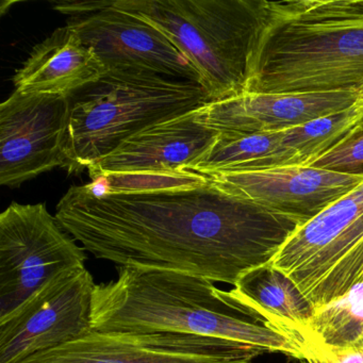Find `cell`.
I'll use <instances>...</instances> for the list:
<instances>
[{
  "label": "cell",
  "instance_id": "obj_1",
  "mask_svg": "<svg viewBox=\"0 0 363 363\" xmlns=\"http://www.w3.org/2000/svg\"><path fill=\"white\" fill-rule=\"evenodd\" d=\"M59 224L86 252L121 267L167 271L235 286L273 260L306 223L201 184L127 194L74 186Z\"/></svg>",
  "mask_w": 363,
  "mask_h": 363
},
{
  "label": "cell",
  "instance_id": "obj_2",
  "mask_svg": "<svg viewBox=\"0 0 363 363\" xmlns=\"http://www.w3.org/2000/svg\"><path fill=\"white\" fill-rule=\"evenodd\" d=\"M91 328L218 337L301 362L310 354L292 335L250 318L213 282L175 272L121 267L116 279L95 284Z\"/></svg>",
  "mask_w": 363,
  "mask_h": 363
},
{
  "label": "cell",
  "instance_id": "obj_3",
  "mask_svg": "<svg viewBox=\"0 0 363 363\" xmlns=\"http://www.w3.org/2000/svg\"><path fill=\"white\" fill-rule=\"evenodd\" d=\"M362 86L363 0L269 1L246 92H358Z\"/></svg>",
  "mask_w": 363,
  "mask_h": 363
},
{
  "label": "cell",
  "instance_id": "obj_4",
  "mask_svg": "<svg viewBox=\"0 0 363 363\" xmlns=\"http://www.w3.org/2000/svg\"><path fill=\"white\" fill-rule=\"evenodd\" d=\"M63 169L80 173L135 133L208 103L203 86L142 69H110L69 95Z\"/></svg>",
  "mask_w": 363,
  "mask_h": 363
},
{
  "label": "cell",
  "instance_id": "obj_5",
  "mask_svg": "<svg viewBox=\"0 0 363 363\" xmlns=\"http://www.w3.org/2000/svg\"><path fill=\"white\" fill-rule=\"evenodd\" d=\"M162 33L190 61L210 101L247 91L267 0H114Z\"/></svg>",
  "mask_w": 363,
  "mask_h": 363
},
{
  "label": "cell",
  "instance_id": "obj_6",
  "mask_svg": "<svg viewBox=\"0 0 363 363\" xmlns=\"http://www.w3.org/2000/svg\"><path fill=\"white\" fill-rule=\"evenodd\" d=\"M320 309L363 278V182L303 223L271 261Z\"/></svg>",
  "mask_w": 363,
  "mask_h": 363
},
{
  "label": "cell",
  "instance_id": "obj_7",
  "mask_svg": "<svg viewBox=\"0 0 363 363\" xmlns=\"http://www.w3.org/2000/svg\"><path fill=\"white\" fill-rule=\"evenodd\" d=\"M86 258L44 203H12L0 214V322L55 278L86 267Z\"/></svg>",
  "mask_w": 363,
  "mask_h": 363
},
{
  "label": "cell",
  "instance_id": "obj_8",
  "mask_svg": "<svg viewBox=\"0 0 363 363\" xmlns=\"http://www.w3.org/2000/svg\"><path fill=\"white\" fill-rule=\"evenodd\" d=\"M67 25L110 69H142L199 84L190 61L162 33L114 1L58 3Z\"/></svg>",
  "mask_w": 363,
  "mask_h": 363
},
{
  "label": "cell",
  "instance_id": "obj_9",
  "mask_svg": "<svg viewBox=\"0 0 363 363\" xmlns=\"http://www.w3.org/2000/svg\"><path fill=\"white\" fill-rule=\"evenodd\" d=\"M264 352L203 335L90 330L18 363H254Z\"/></svg>",
  "mask_w": 363,
  "mask_h": 363
},
{
  "label": "cell",
  "instance_id": "obj_10",
  "mask_svg": "<svg viewBox=\"0 0 363 363\" xmlns=\"http://www.w3.org/2000/svg\"><path fill=\"white\" fill-rule=\"evenodd\" d=\"M95 284L84 267L58 276L38 291L0 322V363L20 362L92 330Z\"/></svg>",
  "mask_w": 363,
  "mask_h": 363
},
{
  "label": "cell",
  "instance_id": "obj_11",
  "mask_svg": "<svg viewBox=\"0 0 363 363\" xmlns=\"http://www.w3.org/2000/svg\"><path fill=\"white\" fill-rule=\"evenodd\" d=\"M69 97L14 91L0 106V184L16 188L65 167Z\"/></svg>",
  "mask_w": 363,
  "mask_h": 363
},
{
  "label": "cell",
  "instance_id": "obj_12",
  "mask_svg": "<svg viewBox=\"0 0 363 363\" xmlns=\"http://www.w3.org/2000/svg\"><path fill=\"white\" fill-rule=\"evenodd\" d=\"M205 176L230 196L306 222L363 182V173H339L306 165L218 172Z\"/></svg>",
  "mask_w": 363,
  "mask_h": 363
},
{
  "label": "cell",
  "instance_id": "obj_13",
  "mask_svg": "<svg viewBox=\"0 0 363 363\" xmlns=\"http://www.w3.org/2000/svg\"><path fill=\"white\" fill-rule=\"evenodd\" d=\"M359 93L262 94L245 92L220 101H208L195 111L201 126L218 135H245L279 133L329 114L350 109Z\"/></svg>",
  "mask_w": 363,
  "mask_h": 363
},
{
  "label": "cell",
  "instance_id": "obj_14",
  "mask_svg": "<svg viewBox=\"0 0 363 363\" xmlns=\"http://www.w3.org/2000/svg\"><path fill=\"white\" fill-rule=\"evenodd\" d=\"M195 111L157 123L123 142L88 167L92 180L101 176H176L186 172L211 145L218 133L201 126Z\"/></svg>",
  "mask_w": 363,
  "mask_h": 363
},
{
  "label": "cell",
  "instance_id": "obj_15",
  "mask_svg": "<svg viewBox=\"0 0 363 363\" xmlns=\"http://www.w3.org/2000/svg\"><path fill=\"white\" fill-rule=\"evenodd\" d=\"M107 72L106 65L79 35L65 26L33 48L12 82L16 91L26 94L69 96L74 91L97 82Z\"/></svg>",
  "mask_w": 363,
  "mask_h": 363
},
{
  "label": "cell",
  "instance_id": "obj_16",
  "mask_svg": "<svg viewBox=\"0 0 363 363\" xmlns=\"http://www.w3.org/2000/svg\"><path fill=\"white\" fill-rule=\"evenodd\" d=\"M227 293L250 318L292 335L310 348L308 330L315 308L271 262L244 274Z\"/></svg>",
  "mask_w": 363,
  "mask_h": 363
},
{
  "label": "cell",
  "instance_id": "obj_17",
  "mask_svg": "<svg viewBox=\"0 0 363 363\" xmlns=\"http://www.w3.org/2000/svg\"><path fill=\"white\" fill-rule=\"evenodd\" d=\"M299 165L284 144V131L245 135H216L211 145L186 172L208 175L218 172L250 171Z\"/></svg>",
  "mask_w": 363,
  "mask_h": 363
},
{
  "label": "cell",
  "instance_id": "obj_18",
  "mask_svg": "<svg viewBox=\"0 0 363 363\" xmlns=\"http://www.w3.org/2000/svg\"><path fill=\"white\" fill-rule=\"evenodd\" d=\"M308 344L363 350V278L345 296L320 309L310 323Z\"/></svg>",
  "mask_w": 363,
  "mask_h": 363
},
{
  "label": "cell",
  "instance_id": "obj_19",
  "mask_svg": "<svg viewBox=\"0 0 363 363\" xmlns=\"http://www.w3.org/2000/svg\"><path fill=\"white\" fill-rule=\"evenodd\" d=\"M363 116L360 103L284 131V144L294 152L299 165L310 167L323 155L358 130Z\"/></svg>",
  "mask_w": 363,
  "mask_h": 363
},
{
  "label": "cell",
  "instance_id": "obj_20",
  "mask_svg": "<svg viewBox=\"0 0 363 363\" xmlns=\"http://www.w3.org/2000/svg\"><path fill=\"white\" fill-rule=\"evenodd\" d=\"M310 167L339 173H363V130L352 133Z\"/></svg>",
  "mask_w": 363,
  "mask_h": 363
},
{
  "label": "cell",
  "instance_id": "obj_21",
  "mask_svg": "<svg viewBox=\"0 0 363 363\" xmlns=\"http://www.w3.org/2000/svg\"><path fill=\"white\" fill-rule=\"evenodd\" d=\"M303 363H363V350H333L312 345Z\"/></svg>",
  "mask_w": 363,
  "mask_h": 363
},
{
  "label": "cell",
  "instance_id": "obj_22",
  "mask_svg": "<svg viewBox=\"0 0 363 363\" xmlns=\"http://www.w3.org/2000/svg\"><path fill=\"white\" fill-rule=\"evenodd\" d=\"M359 93V97H360V99H359V101H360L361 105L363 106V86L360 89V90L358 91Z\"/></svg>",
  "mask_w": 363,
  "mask_h": 363
},
{
  "label": "cell",
  "instance_id": "obj_23",
  "mask_svg": "<svg viewBox=\"0 0 363 363\" xmlns=\"http://www.w3.org/2000/svg\"><path fill=\"white\" fill-rule=\"evenodd\" d=\"M363 130V116L362 118H361L360 123H359L358 125V131Z\"/></svg>",
  "mask_w": 363,
  "mask_h": 363
}]
</instances>
